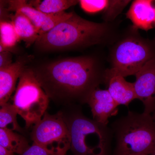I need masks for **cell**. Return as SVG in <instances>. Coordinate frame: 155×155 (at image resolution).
<instances>
[{
  "label": "cell",
  "instance_id": "cell-7",
  "mask_svg": "<svg viewBox=\"0 0 155 155\" xmlns=\"http://www.w3.org/2000/svg\"><path fill=\"white\" fill-rule=\"evenodd\" d=\"M31 137L53 155H65L71 147L70 132L61 112L53 115L46 112L33 126Z\"/></svg>",
  "mask_w": 155,
  "mask_h": 155
},
{
  "label": "cell",
  "instance_id": "cell-23",
  "mask_svg": "<svg viewBox=\"0 0 155 155\" xmlns=\"http://www.w3.org/2000/svg\"><path fill=\"white\" fill-rule=\"evenodd\" d=\"M152 116L153 119L154 121L155 122V111H154L153 113Z\"/></svg>",
  "mask_w": 155,
  "mask_h": 155
},
{
  "label": "cell",
  "instance_id": "cell-4",
  "mask_svg": "<svg viewBox=\"0 0 155 155\" xmlns=\"http://www.w3.org/2000/svg\"><path fill=\"white\" fill-rule=\"evenodd\" d=\"M70 132L73 155H108L114 137L111 127L76 111L64 116Z\"/></svg>",
  "mask_w": 155,
  "mask_h": 155
},
{
  "label": "cell",
  "instance_id": "cell-5",
  "mask_svg": "<svg viewBox=\"0 0 155 155\" xmlns=\"http://www.w3.org/2000/svg\"><path fill=\"white\" fill-rule=\"evenodd\" d=\"M13 102L18 114L25 120L27 128L39 122L46 112L49 98L37 79L32 68L26 67L22 72Z\"/></svg>",
  "mask_w": 155,
  "mask_h": 155
},
{
  "label": "cell",
  "instance_id": "cell-10",
  "mask_svg": "<svg viewBox=\"0 0 155 155\" xmlns=\"http://www.w3.org/2000/svg\"><path fill=\"white\" fill-rule=\"evenodd\" d=\"M87 104L91 109L94 120L104 125H108L109 118L116 115L119 106L107 90L98 87L91 93Z\"/></svg>",
  "mask_w": 155,
  "mask_h": 155
},
{
  "label": "cell",
  "instance_id": "cell-18",
  "mask_svg": "<svg viewBox=\"0 0 155 155\" xmlns=\"http://www.w3.org/2000/svg\"><path fill=\"white\" fill-rule=\"evenodd\" d=\"M19 38L11 22L1 20L0 52L12 50L19 41Z\"/></svg>",
  "mask_w": 155,
  "mask_h": 155
},
{
  "label": "cell",
  "instance_id": "cell-15",
  "mask_svg": "<svg viewBox=\"0 0 155 155\" xmlns=\"http://www.w3.org/2000/svg\"><path fill=\"white\" fill-rule=\"evenodd\" d=\"M0 146L19 155L30 147L23 136L12 130L0 128Z\"/></svg>",
  "mask_w": 155,
  "mask_h": 155
},
{
  "label": "cell",
  "instance_id": "cell-25",
  "mask_svg": "<svg viewBox=\"0 0 155 155\" xmlns=\"http://www.w3.org/2000/svg\"></svg>",
  "mask_w": 155,
  "mask_h": 155
},
{
  "label": "cell",
  "instance_id": "cell-1",
  "mask_svg": "<svg viewBox=\"0 0 155 155\" xmlns=\"http://www.w3.org/2000/svg\"><path fill=\"white\" fill-rule=\"evenodd\" d=\"M32 69L49 99L64 104L87 103L104 82L105 72L95 58L88 56L64 58Z\"/></svg>",
  "mask_w": 155,
  "mask_h": 155
},
{
  "label": "cell",
  "instance_id": "cell-11",
  "mask_svg": "<svg viewBox=\"0 0 155 155\" xmlns=\"http://www.w3.org/2000/svg\"><path fill=\"white\" fill-rule=\"evenodd\" d=\"M126 17L133 29L147 31L155 28V0H135L131 3Z\"/></svg>",
  "mask_w": 155,
  "mask_h": 155
},
{
  "label": "cell",
  "instance_id": "cell-6",
  "mask_svg": "<svg viewBox=\"0 0 155 155\" xmlns=\"http://www.w3.org/2000/svg\"><path fill=\"white\" fill-rule=\"evenodd\" d=\"M155 54L150 45L140 36L128 35L115 45L111 54V69L124 77L135 74Z\"/></svg>",
  "mask_w": 155,
  "mask_h": 155
},
{
  "label": "cell",
  "instance_id": "cell-13",
  "mask_svg": "<svg viewBox=\"0 0 155 155\" xmlns=\"http://www.w3.org/2000/svg\"><path fill=\"white\" fill-rule=\"evenodd\" d=\"M26 60L21 59L0 69V105L8 102L15 90L17 79L26 68Z\"/></svg>",
  "mask_w": 155,
  "mask_h": 155
},
{
  "label": "cell",
  "instance_id": "cell-19",
  "mask_svg": "<svg viewBox=\"0 0 155 155\" xmlns=\"http://www.w3.org/2000/svg\"><path fill=\"white\" fill-rule=\"evenodd\" d=\"M18 113L13 104L8 102L1 105L0 127L8 130L22 132L23 130L18 124L17 119Z\"/></svg>",
  "mask_w": 155,
  "mask_h": 155
},
{
  "label": "cell",
  "instance_id": "cell-17",
  "mask_svg": "<svg viewBox=\"0 0 155 155\" xmlns=\"http://www.w3.org/2000/svg\"><path fill=\"white\" fill-rule=\"evenodd\" d=\"M79 2L75 0H45L42 2L32 1L29 4L42 13L53 14L64 12L65 10L77 5Z\"/></svg>",
  "mask_w": 155,
  "mask_h": 155
},
{
  "label": "cell",
  "instance_id": "cell-14",
  "mask_svg": "<svg viewBox=\"0 0 155 155\" xmlns=\"http://www.w3.org/2000/svg\"><path fill=\"white\" fill-rule=\"evenodd\" d=\"M10 18L19 40L25 42L27 47L35 43L38 38V31L30 19L19 11Z\"/></svg>",
  "mask_w": 155,
  "mask_h": 155
},
{
  "label": "cell",
  "instance_id": "cell-20",
  "mask_svg": "<svg viewBox=\"0 0 155 155\" xmlns=\"http://www.w3.org/2000/svg\"><path fill=\"white\" fill-rule=\"evenodd\" d=\"M20 155H53L42 147L38 145L35 143Z\"/></svg>",
  "mask_w": 155,
  "mask_h": 155
},
{
  "label": "cell",
  "instance_id": "cell-8",
  "mask_svg": "<svg viewBox=\"0 0 155 155\" xmlns=\"http://www.w3.org/2000/svg\"><path fill=\"white\" fill-rule=\"evenodd\" d=\"M9 11H20L30 19L38 31L39 36L51 30L56 25L71 17L73 12H64L48 14L42 13L26 1L12 0L8 2Z\"/></svg>",
  "mask_w": 155,
  "mask_h": 155
},
{
  "label": "cell",
  "instance_id": "cell-21",
  "mask_svg": "<svg viewBox=\"0 0 155 155\" xmlns=\"http://www.w3.org/2000/svg\"><path fill=\"white\" fill-rule=\"evenodd\" d=\"M13 55L9 51L0 52V69L5 68L13 64Z\"/></svg>",
  "mask_w": 155,
  "mask_h": 155
},
{
  "label": "cell",
  "instance_id": "cell-9",
  "mask_svg": "<svg viewBox=\"0 0 155 155\" xmlns=\"http://www.w3.org/2000/svg\"><path fill=\"white\" fill-rule=\"evenodd\" d=\"M134 82L136 99L144 106L143 113L151 115L155 110V57L135 74Z\"/></svg>",
  "mask_w": 155,
  "mask_h": 155
},
{
  "label": "cell",
  "instance_id": "cell-12",
  "mask_svg": "<svg viewBox=\"0 0 155 155\" xmlns=\"http://www.w3.org/2000/svg\"><path fill=\"white\" fill-rule=\"evenodd\" d=\"M104 82L107 90L118 105L127 106L136 99L133 83L125 80V77L110 69L105 71Z\"/></svg>",
  "mask_w": 155,
  "mask_h": 155
},
{
  "label": "cell",
  "instance_id": "cell-3",
  "mask_svg": "<svg viewBox=\"0 0 155 155\" xmlns=\"http://www.w3.org/2000/svg\"><path fill=\"white\" fill-rule=\"evenodd\" d=\"M110 127L116 141L113 155H150L155 150V122L152 115L129 111Z\"/></svg>",
  "mask_w": 155,
  "mask_h": 155
},
{
  "label": "cell",
  "instance_id": "cell-2",
  "mask_svg": "<svg viewBox=\"0 0 155 155\" xmlns=\"http://www.w3.org/2000/svg\"><path fill=\"white\" fill-rule=\"evenodd\" d=\"M112 29L108 22H91L73 12L67 20L39 36L35 45L43 51L87 47L105 42L112 36Z\"/></svg>",
  "mask_w": 155,
  "mask_h": 155
},
{
  "label": "cell",
  "instance_id": "cell-16",
  "mask_svg": "<svg viewBox=\"0 0 155 155\" xmlns=\"http://www.w3.org/2000/svg\"><path fill=\"white\" fill-rule=\"evenodd\" d=\"M130 2L129 0H95V13H101L106 22L114 21Z\"/></svg>",
  "mask_w": 155,
  "mask_h": 155
},
{
  "label": "cell",
  "instance_id": "cell-24",
  "mask_svg": "<svg viewBox=\"0 0 155 155\" xmlns=\"http://www.w3.org/2000/svg\"><path fill=\"white\" fill-rule=\"evenodd\" d=\"M150 155H155V150Z\"/></svg>",
  "mask_w": 155,
  "mask_h": 155
},
{
  "label": "cell",
  "instance_id": "cell-22",
  "mask_svg": "<svg viewBox=\"0 0 155 155\" xmlns=\"http://www.w3.org/2000/svg\"><path fill=\"white\" fill-rule=\"evenodd\" d=\"M0 155H15L14 153L0 146Z\"/></svg>",
  "mask_w": 155,
  "mask_h": 155
}]
</instances>
